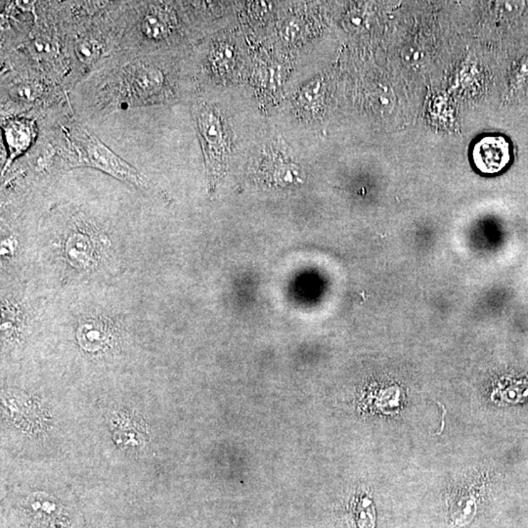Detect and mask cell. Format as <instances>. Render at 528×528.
<instances>
[{
	"mask_svg": "<svg viewBox=\"0 0 528 528\" xmlns=\"http://www.w3.org/2000/svg\"><path fill=\"white\" fill-rule=\"evenodd\" d=\"M173 14L160 4H149L141 13L137 23L138 33L149 43L167 39L175 27Z\"/></svg>",
	"mask_w": 528,
	"mask_h": 528,
	"instance_id": "5",
	"label": "cell"
},
{
	"mask_svg": "<svg viewBox=\"0 0 528 528\" xmlns=\"http://www.w3.org/2000/svg\"><path fill=\"white\" fill-rule=\"evenodd\" d=\"M109 91L111 107L142 106L163 97L165 88V72L152 59H138L116 72Z\"/></svg>",
	"mask_w": 528,
	"mask_h": 528,
	"instance_id": "2",
	"label": "cell"
},
{
	"mask_svg": "<svg viewBox=\"0 0 528 528\" xmlns=\"http://www.w3.org/2000/svg\"><path fill=\"white\" fill-rule=\"evenodd\" d=\"M524 2L520 1H505L498 4V7H499L500 12L510 16V15H517V13H520V12L524 9Z\"/></svg>",
	"mask_w": 528,
	"mask_h": 528,
	"instance_id": "11",
	"label": "cell"
},
{
	"mask_svg": "<svg viewBox=\"0 0 528 528\" xmlns=\"http://www.w3.org/2000/svg\"><path fill=\"white\" fill-rule=\"evenodd\" d=\"M196 123L201 142L207 160L210 175H215L222 170L226 154L224 126L219 113L208 104H201L196 110Z\"/></svg>",
	"mask_w": 528,
	"mask_h": 528,
	"instance_id": "3",
	"label": "cell"
},
{
	"mask_svg": "<svg viewBox=\"0 0 528 528\" xmlns=\"http://www.w3.org/2000/svg\"><path fill=\"white\" fill-rule=\"evenodd\" d=\"M12 96L18 99L20 102L26 104L36 102L37 97H41V88L36 83H28L23 81L11 88Z\"/></svg>",
	"mask_w": 528,
	"mask_h": 528,
	"instance_id": "10",
	"label": "cell"
},
{
	"mask_svg": "<svg viewBox=\"0 0 528 528\" xmlns=\"http://www.w3.org/2000/svg\"><path fill=\"white\" fill-rule=\"evenodd\" d=\"M473 158L480 172H499L510 162L509 143L502 136L483 137L473 147Z\"/></svg>",
	"mask_w": 528,
	"mask_h": 528,
	"instance_id": "4",
	"label": "cell"
},
{
	"mask_svg": "<svg viewBox=\"0 0 528 528\" xmlns=\"http://www.w3.org/2000/svg\"><path fill=\"white\" fill-rule=\"evenodd\" d=\"M4 135L12 158L29 147L33 140V126L27 120H11L5 123Z\"/></svg>",
	"mask_w": 528,
	"mask_h": 528,
	"instance_id": "7",
	"label": "cell"
},
{
	"mask_svg": "<svg viewBox=\"0 0 528 528\" xmlns=\"http://www.w3.org/2000/svg\"><path fill=\"white\" fill-rule=\"evenodd\" d=\"M88 239H90L88 235L83 233L74 234L70 238L71 241L68 244V248H71L68 252L69 257L73 262H78L79 266H81L84 262H90L93 257V244Z\"/></svg>",
	"mask_w": 528,
	"mask_h": 528,
	"instance_id": "8",
	"label": "cell"
},
{
	"mask_svg": "<svg viewBox=\"0 0 528 528\" xmlns=\"http://www.w3.org/2000/svg\"><path fill=\"white\" fill-rule=\"evenodd\" d=\"M111 338V327L104 320H86L78 330L79 343L86 351H100L110 343Z\"/></svg>",
	"mask_w": 528,
	"mask_h": 528,
	"instance_id": "6",
	"label": "cell"
},
{
	"mask_svg": "<svg viewBox=\"0 0 528 528\" xmlns=\"http://www.w3.org/2000/svg\"><path fill=\"white\" fill-rule=\"evenodd\" d=\"M68 136V160L71 167H88L97 168L116 180L130 183L141 190L151 188V182L140 170L119 157L83 126H72Z\"/></svg>",
	"mask_w": 528,
	"mask_h": 528,
	"instance_id": "1",
	"label": "cell"
},
{
	"mask_svg": "<svg viewBox=\"0 0 528 528\" xmlns=\"http://www.w3.org/2000/svg\"><path fill=\"white\" fill-rule=\"evenodd\" d=\"M302 176L304 173L296 163H278L273 167V177L281 185L287 186L301 183Z\"/></svg>",
	"mask_w": 528,
	"mask_h": 528,
	"instance_id": "9",
	"label": "cell"
}]
</instances>
